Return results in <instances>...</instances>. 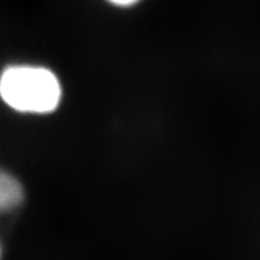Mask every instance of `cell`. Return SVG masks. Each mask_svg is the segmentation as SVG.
Instances as JSON below:
<instances>
[{
	"label": "cell",
	"instance_id": "6da1fadb",
	"mask_svg": "<svg viewBox=\"0 0 260 260\" xmlns=\"http://www.w3.org/2000/svg\"><path fill=\"white\" fill-rule=\"evenodd\" d=\"M61 84L56 75L44 67L12 65L0 75V97L13 110L45 114L61 102Z\"/></svg>",
	"mask_w": 260,
	"mask_h": 260
},
{
	"label": "cell",
	"instance_id": "7a4b0ae2",
	"mask_svg": "<svg viewBox=\"0 0 260 260\" xmlns=\"http://www.w3.org/2000/svg\"><path fill=\"white\" fill-rule=\"evenodd\" d=\"M23 198L22 186L15 178L0 171V213L13 210Z\"/></svg>",
	"mask_w": 260,
	"mask_h": 260
},
{
	"label": "cell",
	"instance_id": "3957f363",
	"mask_svg": "<svg viewBox=\"0 0 260 260\" xmlns=\"http://www.w3.org/2000/svg\"><path fill=\"white\" fill-rule=\"evenodd\" d=\"M109 2H112V3L117 5V6H129V5L136 3L138 0H109Z\"/></svg>",
	"mask_w": 260,
	"mask_h": 260
}]
</instances>
